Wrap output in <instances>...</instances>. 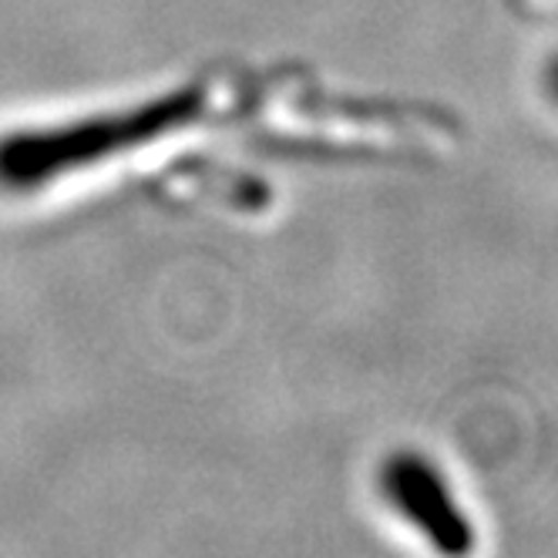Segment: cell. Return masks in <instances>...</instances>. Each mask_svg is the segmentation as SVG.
I'll list each match as a JSON object with an SVG mask.
<instances>
[{
	"mask_svg": "<svg viewBox=\"0 0 558 558\" xmlns=\"http://www.w3.org/2000/svg\"><path fill=\"white\" fill-rule=\"evenodd\" d=\"M209 95L198 85L172 88L135 105L105 108L54 125H31L0 135V189L37 192L68 175L108 166L114 158L185 132L206 114Z\"/></svg>",
	"mask_w": 558,
	"mask_h": 558,
	"instance_id": "cell-1",
	"label": "cell"
},
{
	"mask_svg": "<svg viewBox=\"0 0 558 558\" xmlns=\"http://www.w3.org/2000/svg\"><path fill=\"white\" fill-rule=\"evenodd\" d=\"M380 495L387 508L414 529L434 551L468 555L477 545L474 525L461 508L445 471L427 454L393 451L380 464Z\"/></svg>",
	"mask_w": 558,
	"mask_h": 558,
	"instance_id": "cell-2",
	"label": "cell"
}]
</instances>
